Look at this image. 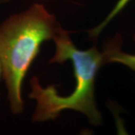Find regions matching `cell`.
<instances>
[{
	"label": "cell",
	"instance_id": "cell-6",
	"mask_svg": "<svg viewBox=\"0 0 135 135\" xmlns=\"http://www.w3.org/2000/svg\"><path fill=\"white\" fill-rule=\"evenodd\" d=\"M2 77V65H1V63H0V80H1Z\"/></svg>",
	"mask_w": 135,
	"mask_h": 135
},
{
	"label": "cell",
	"instance_id": "cell-3",
	"mask_svg": "<svg viewBox=\"0 0 135 135\" xmlns=\"http://www.w3.org/2000/svg\"><path fill=\"white\" fill-rule=\"evenodd\" d=\"M122 37L116 35L104 44L103 53L105 64L117 62L122 64L135 71V54L125 53L122 51Z\"/></svg>",
	"mask_w": 135,
	"mask_h": 135
},
{
	"label": "cell",
	"instance_id": "cell-7",
	"mask_svg": "<svg viewBox=\"0 0 135 135\" xmlns=\"http://www.w3.org/2000/svg\"><path fill=\"white\" fill-rule=\"evenodd\" d=\"M134 41H135V33H134Z\"/></svg>",
	"mask_w": 135,
	"mask_h": 135
},
{
	"label": "cell",
	"instance_id": "cell-1",
	"mask_svg": "<svg viewBox=\"0 0 135 135\" xmlns=\"http://www.w3.org/2000/svg\"><path fill=\"white\" fill-rule=\"evenodd\" d=\"M53 41L56 51L50 63L62 64L71 61L76 85L71 94L61 96L54 85L44 88L37 77H32L30 80L32 91L29 96L37 102L32 120H54L62 111L73 110L84 114L93 126H100L102 123V116L97 108L95 99V83L99 69L106 65L104 53L95 46L86 50H79L73 43L69 32L62 27Z\"/></svg>",
	"mask_w": 135,
	"mask_h": 135
},
{
	"label": "cell",
	"instance_id": "cell-4",
	"mask_svg": "<svg viewBox=\"0 0 135 135\" xmlns=\"http://www.w3.org/2000/svg\"><path fill=\"white\" fill-rule=\"evenodd\" d=\"M131 1V0H118L115 6L109 13V15L107 16L106 18L100 24H98L95 28L90 29L87 32L89 35V38L91 40H95L98 38L99 35L107 26L109 24V23L126 8V5H128Z\"/></svg>",
	"mask_w": 135,
	"mask_h": 135
},
{
	"label": "cell",
	"instance_id": "cell-5",
	"mask_svg": "<svg viewBox=\"0 0 135 135\" xmlns=\"http://www.w3.org/2000/svg\"><path fill=\"white\" fill-rule=\"evenodd\" d=\"M11 0H0V5L4 4V3H6L8 2H10Z\"/></svg>",
	"mask_w": 135,
	"mask_h": 135
},
{
	"label": "cell",
	"instance_id": "cell-2",
	"mask_svg": "<svg viewBox=\"0 0 135 135\" xmlns=\"http://www.w3.org/2000/svg\"><path fill=\"white\" fill-rule=\"evenodd\" d=\"M61 27L56 17L38 3L0 25V63L13 114L23 111V83L41 44L53 40Z\"/></svg>",
	"mask_w": 135,
	"mask_h": 135
}]
</instances>
